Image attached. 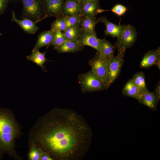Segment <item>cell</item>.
<instances>
[{
	"label": "cell",
	"instance_id": "484cf974",
	"mask_svg": "<svg viewBox=\"0 0 160 160\" xmlns=\"http://www.w3.org/2000/svg\"><path fill=\"white\" fill-rule=\"evenodd\" d=\"M29 151L28 157L29 160H40L43 151L38 147L31 145L28 146Z\"/></svg>",
	"mask_w": 160,
	"mask_h": 160
},
{
	"label": "cell",
	"instance_id": "6da1fadb",
	"mask_svg": "<svg viewBox=\"0 0 160 160\" xmlns=\"http://www.w3.org/2000/svg\"><path fill=\"white\" fill-rule=\"evenodd\" d=\"M28 146H36L53 160L81 159L91 142L92 130L75 111L56 108L40 117L30 130Z\"/></svg>",
	"mask_w": 160,
	"mask_h": 160
},
{
	"label": "cell",
	"instance_id": "603a6c76",
	"mask_svg": "<svg viewBox=\"0 0 160 160\" xmlns=\"http://www.w3.org/2000/svg\"><path fill=\"white\" fill-rule=\"evenodd\" d=\"M134 84L142 92L147 89L144 73L142 72L135 74L131 79Z\"/></svg>",
	"mask_w": 160,
	"mask_h": 160
},
{
	"label": "cell",
	"instance_id": "d4e9b609",
	"mask_svg": "<svg viewBox=\"0 0 160 160\" xmlns=\"http://www.w3.org/2000/svg\"><path fill=\"white\" fill-rule=\"evenodd\" d=\"M83 16L82 15L65 16L63 17L67 28L80 25Z\"/></svg>",
	"mask_w": 160,
	"mask_h": 160
},
{
	"label": "cell",
	"instance_id": "836d02e7",
	"mask_svg": "<svg viewBox=\"0 0 160 160\" xmlns=\"http://www.w3.org/2000/svg\"><path fill=\"white\" fill-rule=\"evenodd\" d=\"M2 34L0 33V35H1Z\"/></svg>",
	"mask_w": 160,
	"mask_h": 160
},
{
	"label": "cell",
	"instance_id": "30bf717a",
	"mask_svg": "<svg viewBox=\"0 0 160 160\" xmlns=\"http://www.w3.org/2000/svg\"><path fill=\"white\" fill-rule=\"evenodd\" d=\"M12 21L18 25L25 32L33 34L38 30L39 28L36 25V23L31 20L27 18L19 20L16 17L15 12L12 11Z\"/></svg>",
	"mask_w": 160,
	"mask_h": 160
},
{
	"label": "cell",
	"instance_id": "44dd1931",
	"mask_svg": "<svg viewBox=\"0 0 160 160\" xmlns=\"http://www.w3.org/2000/svg\"><path fill=\"white\" fill-rule=\"evenodd\" d=\"M97 23L95 17L83 16L81 21L80 27L82 31L95 33V26Z\"/></svg>",
	"mask_w": 160,
	"mask_h": 160
},
{
	"label": "cell",
	"instance_id": "52a82bcc",
	"mask_svg": "<svg viewBox=\"0 0 160 160\" xmlns=\"http://www.w3.org/2000/svg\"><path fill=\"white\" fill-rule=\"evenodd\" d=\"M65 0H41L42 9L44 17H64L63 7Z\"/></svg>",
	"mask_w": 160,
	"mask_h": 160
},
{
	"label": "cell",
	"instance_id": "4dcf8cb0",
	"mask_svg": "<svg viewBox=\"0 0 160 160\" xmlns=\"http://www.w3.org/2000/svg\"><path fill=\"white\" fill-rule=\"evenodd\" d=\"M157 99L158 101L159 102L160 99V81L158 82L156 89L155 90V92H154Z\"/></svg>",
	"mask_w": 160,
	"mask_h": 160
},
{
	"label": "cell",
	"instance_id": "83f0119b",
	"mask_svg": "<svg viewBox=\"0 0 160 160\" xmlns=\"http://www.w3.org/2000/svg\"><path fill=\"white\" fill-rule=\"evenodd\" d=\"M127 10L125 6L121 4L115 5L111 10L112 12L119 16L123 15Z\"/></svg>",
	"mask_w": 160,
	"mask_h": 160
},
{
	"label": "cell",
	"instance_id": "ffe728a7",
	"mask_svg": "<svg viewBox=\"0 0 160 160\" xmlns=\"http://www.w3.org/2000/svg\"><path fill=\"white\" fill-rule=\"evenodd\" d=\"M100 41L101 52L99 54L108 60L113 57L115 47L105 39H100Z\"/></svg>",
	"mask_w": 160,
	"mask_h": 160
},
{
	"label": "cell",
	"instance_id": "8992f818",
	"mask_svg": "<svg viewBox=\"0 0 160 160\" xmlns=\"http://www.w3.org/2000/svg\"><path fill=\"white\" fill-rule=\"evenodd\" d=\"M136 36V30L133 26L130 25H122L115 44L119 52L124 53L126 49L133 44Z\"/></svg>",
	"mask_w": 160,
	"mask_h": 160
},
{
	"label": "cell",
	"instance_id": "8fae6325",
	"mask_svg": "<svg viewBox=\"0 0 160 160\" xmlns=\"http://www.w3.org/2000/svg\"><path fill=\"white\" fill-rule=\"evenodd\" d=\"M81 8V2L78 0H65L63 7V14L64 16L82 15Z\"/></svg>",
	"mask_w": 160,
	"mask_h": 160
},
{
	"label": "cell",
	"instance_id": "4316f807",
	"mask_svg": "<svg viewBox=\"0 0 160 160\" xmlns=\"http://www.w3.org/2000/svg\"><path fill=\"white\" fill-rule=\"evenodd\" d=\"M67 28L63 17L56 18L51 24V29L54 32L58 31H63Z\"/></svg>",
	"mask_w": 160,
	"mask_h": 160
},
{
	"label": "cell",
	"instance_id": "2e32d148",
	"mask_svg": "<svg viewBox=\"0 0 160 160\" xmlns=\"http://www.w3.org/2000/svg\"><path fill=\"white\" fill-rule=\"evenodd\" d=\"M83 47L78 40H68L55 49L59 53L75 52L81 50Z\"/></svg>",
	"mask_w": 160,
	"mask_h": 160
},
{
	"label": "cell",
	"instance_id": "f546056e",
	"mask_svg": "<svg viewBox=\"0 0 160 160\" xmlns=\"http://www.w3.org/2000/svg\"><path fill=\"white\" fill-rule=\"evenodd\" d=\"M40 160H53V159L48 153L43 151Z\"/></svg>",
	"mask_w": 160,
	"mask_h": 160
},
{
	"label": "cell",
	"instance_id": "cb8c5ba5",
	"mask_svg": "<svg viewBox=\"0 0 160 160\" xmlns=\"http://www.w3.org/2000/svg\"><path fill=\"white\" fill-rule=\"evenodd\" d=\"M67 40H68L61 31H55L50 46L53 45L54 47V49H55Z\"/></svg>",
	"mask_w": 160,
	"mask_h": 160
},
{
	"label": "cell",
	"instance_id": "277c9868",
	"mask_svg": "<svg viewBox=\"0 0 160 160\" xmlns=\"http://www.w3.org/2000/svg\"><path fill=\"white\" fill-rule=\"evenodd\" d=\"M23 8L21 18L29 19L36 23L45 18L41 0H20Z\"/></svg>",
	"mask_w": 160,
	"mask_h": 160
},
{
	"label": "cell",
	"instance_id": "7a4b0ae2",
	"mask_svg": "<svg viewBox=\"0 0 160 160\" xmlns=\"http://www.w3.org/2000/svg\"><path fill=\"white\" fill-rule=\"evenodd\" d=\"M23 134L20 124L12 111L0 108V159L6 153L15 160L22 159L15 150V143Z\"/></svg>",
	"mask_w": 160,
	"mask_h": 160
},
{
	"label": "cell",
	"instance_id": "d6a6232c",
	"mask_svg": "<svg viewBox=\"0 0 160 160\" xmlns=\"http://www.w3.org/2000/svg\"><path fill=\"white\" fill-rule=\"evenodd\" d=\"M160 59L159 60L157 61V62L155 64L156 65V66L159 68V69H160Z\"/></svg>",
	"mask_w": 160,
	"mask_h": 160
},
{
	"label": "cell",
	"instance_id": "ba28073f",
	"mask_svg": "<svg viewBox=\"0 0 160 160\" xmlns=\"http://www.w3.org/2000/svg\"><path fill=\"white\" fill-rule=\"evenodd\" d=\"M124 54L119 52L116 56L108 60V70L110 85L119 75L124 63Z\"/></svg>",
	"mask_w": 160,
	"mask_h": 160
},
{
	"label": "cell",
	"instance_id": "4fadbf2b",
	"mask_svg": "<svg viewBox=\"0 0 160 160\" xmlns=\"http://www.w3.org/2000/svg\"><path fill=\"white\" fill-rule=\"evenodd\" d=\"M139 102L154 110L158 102L154 92H151L147 89L143 91L137 100Z\"/></svg>",
	"mask_w": 160,
	"mask_h": 160
},
{
	"label": "cell",
	"instance_id": "d6986e66",
	"mask_svg": "<svg viewBox=\"0 0 160 160\" xmlns=\"http://www.w3.org/2000/svg\"><path fill=\"white\" fill-rule=\"evenodd\" d=\"M46 52H41L38 49H36L32 51L30 55L27 56L26 58L29 60L34 63L38 66L41 67L43 71L46 72L45 67L43 64L47 61H48L45 57Z\"/></svg>",
	"mask_w": 160,
	"mask_h": 160
},
{
	"label": "cell",
	"instance_id": "7402d4cb",
	"mask_svg": "<svg viewBox=\"0 0 160 160\" xmlns=\"http://www.w3.org/2000/svg\"><path fill=\"white\" fill-rule=\"evenodd\" d=\"M81 30L80 25L67 28L63 32L67 40H78Z\"/></svg>",
	"mask_w": 160,
	"mask_h": 160
},
{
	"label": "cell",
	"instance_id": "f1b7e54d",
	"mask_svg": "<svg viewBox=\"0 0 160 160\" xmlns=\"http://www.w3.org/2000/svg\"><path fill=\"white\" fill-rule=\"evenodd\" d=\"M8 1V0H0V15L3 14L5 10Z\"/></svg>",
	"mask_w": 160,
	"mask_h": 160
},
{
	"label": "cell",
	"instance_id": "9a60e30c",
	"mask_svg": "<svg viewBox=\"0 0 160 160\" xmlns=\"http://www.w3.org/2000/svg\"><path fill=\"white\" fill-rule=\"evenodd\" d=\"M97 22L104 23L105 26V34L113 37L118 36L122 27L120 25H116L110 22L105 16L101 17L97 20Z\"/></svg>",
	"mask_w": 160,
	"mask_h": 160
},
{
	"label": "cell",
	"instance_id": "5b68a950",
	"mask_svg": "<svg viewBox=\"0 0 160 160\" xmlns=\"http://www.w3.org/2000/svg\"><path fill=\"white\" fill-rule=\"evenodd\" d=\"M108 60L97 52L94 57L88 62L91 70L108 87L110 84L108 70Z\"/></svg>",
	"mask_w": 160,
	"mask_h": 160
},
{
	"label": "cell",
	"instance_id": "7c38bea8",
	"mask_svg": "<svg viewBox=\"0 0 160 160\" xmlns=\"http://www.w3.org/2000/svg\"><path fill=\"white\" fill-rule=\"evenodd\" d=\"M160 59V50L159 47L157 49L150 50L144 55L140 63L142 68H148L155 65Z\"/></svg>",
	"mask_w": 160,
	"mask_h": 160
},
{
	"label": "cell",
	"instance_id": "1f68e13d",
	"mask_svg": "<svg viewBox=\"0 0 160 160\" xmlns=\"http://www.w3.org/2000/svg\"><path fill=\"white\" fill-rule=\"evenodd\" d=\"M80 2H84L88 1H97L99 0H78Z\"/></svg>",
	"mask_w": 160,
	"mask_h": 160
},
{
	"label": "cell",
	"instance_id": "e0dca14e",
	"mask_svg": "<svg viewBox=\"0 0 160 160\" xmlns=\"http://www.w3.org/2000/svg\"><path fill=\"white\" fill-rule=\"evenodd\" d=\"M54 32L51 29L40 33L38 36L36 42L33 50L39 49L42 47L50 46L52 41Z\"/></svg>",
	"mask_w": 160,
	"mask_h": 160
},
{
	"label": "cell",
	"instance_id": "9c48e42d",
	"mask_svg": "<svg viewBox=\"0 0 160 160\" xmlns=\"http://www.w3.org/2000/svg\"><path fill=\"white\" fill-rule=\"evenodd\" d=\"M78 40L82 46L91 47L96 49L98 53H100V39L97 38L95 32H87L81 30Z\"/></svg>",
	"mask_w": 160,
	"mask_h": 160
},
{
	"label": "cell",
	"instance_id": "5bb4252c",
	"mask_svg": "<svg viewBox=\"0 0 160 160\" xmlns=\"http://www.w3.org/2000/svg\"><path fill=\"white\" fill-rule=\"evenodd\" d=\"M81 13L83 16L95 17L100 9L99 0L81 2Z\"/></svg>",
	"mask_w": 160,
	"mask_h": 160
},
{
	"label": "cell",
	"instance_id": "ac0fdd59",
	"mask_svg": "<svg viewBox=\"0 0 160 160\" xmlns=\"http://www.w3.org/2000/svg\"><path fill=\"white\" fill-rule=\"evenodd\" d=\"M133 82L129 79L124 87L122 91V95L137 100L143 92Z\"/></svg>",
	"mask_w": 160,
	"mask_h": 160
},
{
	"label": "cell",
	"instance_id": "3957f363",
	"mask_svg": "<svg viewBox=\"0 0 160 160\" xmlns=\"http://www.w3.org/2000/svg\"><path fill=\"white\" fill-rule=\"evenodd\" d=\"M78 79L82 93L99 91L106 89L109 87L91 70L80 74Z\"/></svg>",
	"mask_w": 160,
	"mask_h": 160
}]
</instances>
